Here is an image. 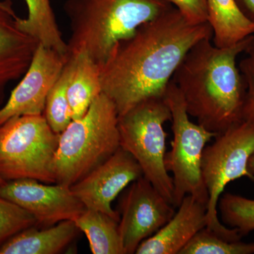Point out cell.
Here are the masks:
<instances>
[{
	"instance_id": "22",
	"label": "cell",
	"mask_w": 254,
	"mask_h": 254,
	"mask_svg": "<svg viewBox=\"0 0 254 254\" xmlns=\"http://www.w3.org/2000/svg\"><path fill=\"white\" fill-rule=\"evenodd\" d=\"M253 254L254 242L225 240L206 227L198 232L180 252V254Z\"/></svg>"
},
{
	"instance_id": "13",
	"label": "cell",
	"mask_w": 254,
	"mask_h": 254,
	"mask_svg": "<svg viewBox=\"0 0 254 254\" xmlns=\"http://www.w3.org/2000/svg\"><path fill=\"white\" fill-rule=\"evenodd\" d=\"M11 0H0V107L10 82L26 72L39 43L18 28Z\"/></svg>"
},
{
	"instance_id": "17",
	"label": "cell",
	"mask_w": 254,
	"mask_h": 254,
	"mask_svg": "<svg viewBox=\"0 0 254 254\" xmlns=\"http://www.w3.org/2000/svg\"><path fill=\"white\" fill-rule=\"evenodd\" d=\"M74 65L67 96L72 120L81 118L102 93L99 65L85 52L73 55Z\"/></svg>"
},
{
	"instance_id": "6",
	"label": "cell",
	"mask_w": 254,
	"mask_h": 254,
	"mask_svg": "<svg viewBox=\"0 0 254 254\" xmlns=\"http://www.w3.org/2000/svg\"><path fill=\"white\" fill-rule=\"evenodd\" d=\"M171 113L163 97L142 100L119 116L120 147L139 164L143 177L173 205V181L165 168L168 133L164 125Z\"/></svg>"
},
{
	"instance_id": "5",
	"label": "cell",
	"mask_w": 254,
	"mask_h": 254,
	"mask_svg": "<svg viewBox=\"0 0 254 254\" xmlns=\"http://www.w3.org/2000/svg\"><path fill=\"white\" fill-rule=\"evenodd\" d=\"M60 133L44 115L14 117L0 126V177L56 184L55 160Z\"/></svg>"
},
{
	"instance_id": "12",
	"label": "cell",
	"mask_w": 254,
	"mask_h": 254,
	"mask_svg": "<svg viewBox=\"0 0 254 254\" xmlns=\"http://www.w3.org/2000/svg\"><path fill=\"white\" fill-rule=\"evenodd\" d=\"M0 195L19 205L33 215L38 224L46 226L64 220L74 221L87 209L70 187L43 185L32 179L6 182L0 186Z\"/></svg>"
},
{
	"instance_id": "16",
	"label": "cell",
	"mask_w": 254,
	"mask_h": 254,
	"mask_svg": "<svg viewBox=\"0 0 254 254\" xmlns=\"http://www.w3.org/2000/svg\"><path fill=\"white\" fill-rule=\"evenodd\" d=\"M207 8L215 46L227 48L254 36V23L244 16L235 0H207Z\"/></svg>"
},
{
	"instance_id": "27",
	"label": "cell",
	"mask_w": 254,
	"mask_h": 254,
	"mask_svg": "<svg viewBox=\"0 0 254 254\" xmlns=\"http://www.w3.org/2000/svg\"><path fill=\"white\" fill-rule=\"evenodd\" d=\"M249 171L254 175V155H252L250 159L248 164Z\"/></svg>"
},
{
	"instance_id": "1",
	"label": "cell",
	"mask_w": 254,
	"mask_h": 254,
	"mask_svg": "<svg viewBox=\"0 0 254 254\" xmlns=\"http://www.w3.org/2000/svg\"><path fill=\"white\" fill-rule=\"evenodd\" d=\"M212 36L208 23L191 24L173 6L117 45L100 66L102 91L119 116L142 100L163 97L190 48Z\"/></svg>"
},
{
	"instance_id": "23",
	"label": "cell",
	"mask_w": 254,
	"mask_h": 254,
	"mask_svg": "<svg viewBox=\"0 0 254 254\" xmlns=\"http://www.w3.org/2000/svg\"><path fill=\"white\" fill-rule=\"evenodd\" d=\"M37 225L31 213L0 195V246L18 232Z\"/></svg>"
},
{
	"instance_id": "4",
	"label": "cell",
	"mask_w": 254,
	"mask_h": 254,
	"mask_svg": "<svg viewBox=\"0 0 254 254\" xmlns=\"http://www.w3.org/2000/svg\"><path fill=\"white\" fill-rule=\"evenodd\" d=\"M118 121L116 106L102 93L81 118L71 122L60 133L56 184L71 187L120 148Z\"/></svg>"
},
{
	"instance_id": "9",
	"label": "cell",
	"mask_w": 254,
	"mask_h": 254,
	"mask_svg": "<svg viewBox=\"0 0 254 254\" xmlns=\"http://www.w3.org/2000/svg\"><path fill=\"white\" fill-rule=\"evenodd\" d=\"M175 207L144 177L130 184L120 203L119 230L125 254L154 235L175 215Z\"/></svg>"
},
{
	"instance_id": "15",
	"label": "cell",
	"mask_w": 254,
	"mask_h": 254,
	"mask_svg": "<svg viewBox=\"0 0 254 254\" xmlns=\"http://www.w3.org/2000/svg\"><path fill=\"white\" fill-rule=\"evenodd\" d=\"M79 229L73 220H64L49 228L29 227L0 246V254H56L77 237Z\"/></svg>"
},
{
	"instance_id": "2",
	"label": "cell",
	"mask_w": 254,
	"mask_h": 254,
	"mask_svg": "<svg viewBox=\"0 0 254 254\" xmlns=\"http://www.w3.org/2000/svg\"><path fill=\"white\" fill-rule=\"evenodd\" d=\"M205 38L187 53L174 74L187 113L209 131L220 133L242 121L246 83L237 64L254 36L220 48Z\"/></svg>"
},
{
	"instance_id": "10",
	"label": "cell",
	"mask_w": 254,
	"mask_h": 254,
	"mask_svg": "<svg viewBox=\"0 0 254 254\" xmlns=\"http://www.w3.org/2000/svg\"><path fill=\"white\" fill-rule=\"evenodd\" d=\"M143 176L139 164L120 147L70 188L87 209L120 220V214L113 210L112 203L130 184Z\"/></svg>"
},
{
	"instance_id": "7",
	"label": "cell",
	"mask_w": 254,
	"mask_h": 254,
	"mask_svg": "<svg viewBox=\"0 0 254 254\" xmlns=\"http://www.w3.org/2000/svg\"><path fill=\"white\" fill-rule=\"evenodd\" d=\"M254 155V127L245 121L230 127L215 137L205 147L202 158V176L208 194L207 228L229 241H240L236 229L225 226L219 219L218 204L225 187L241 177L252 181L254 175L249 171L250 159Z\"/></svg>"
},
{
	"instance_id": "14",
	"label": "cell",
	"mask_w": 254,
	"mask_h": 254,
	"mask_svg": "<svg viewBox=\"0 0 254 254\" xmlns=\"http://www.w3.org/2000/svg\"><path fill=\"white\" fill-rule=\"evenodd\" d=\"M173 218L138 246L136 254H180L193 237L207 226V205L187 195Z\"/></svg>"
},
{
	"instance_id": "24",
	"label": "cell",
	"mask_w": 254,
	"mask_h": 254,
	"mask_svg": "<svg viewBox=\"0 0 254 254\" xmlns=\"http://www.w3.org/2000/svg\"><path fill=\"white\" fill-rule=\"evenodd\" d=\"M239 67L246 83V94L242 109V121L254 127V39L245 51Z\"/></svg>"
},
{
	"instance_id": "21",
	"label": "cell",
	"mask_w": 254,
	"mask_h": 254,
	"mask_svg": "<svg viewBox=\"0 0 254 254\" xmlns=\"http://www.w3.org/2000/svg\"><path fill=\"white\" fill-rule=\"evenodd\" d=\"M218 211L224 225L236 229L242 237L254 231V200L234 193H222Z\"/></svg>"
},
{
	"instance_id": "28",
	"label": "cell",
	"mask_w": 254,
	"mask_h": 254,
	"mask_svg": "<svg viewBox=\"0 0 254 254\" xmlns=\"http://www.w3.org/2000/svg\"><path fill=\"white\" fill-rule=\"evenodd\" d=\"M6 182L4 180H3L2 178H1V177H0V186H1V185H4V184H6Z\"/></svg>"
},
{
	"instance_id": "25",
	"label": "cell",
	"mask_w": 254,
	"mask_h": 254,
	"mask_svg": "<svg viewBox=\"0 0 254 254\" xmlns=\"http://www.w3.org/2000/svg\"><path fill=\"white\" fill-rule=\"evenodd\" d=\"M176 8L189 23H208L207 0H165Z\"/></svg>"
},
{
	"instance_id": "11",
	"label": "cell",
	"mask_w": 254,
	"mask_h": 254,
	"mask_svg": "<svg viewBox=\"0 0 254 254\" xmlns=\"http://www.w3.org/2000/svg\"><path fill=\"white\" fill-rule=\"evenodd\" d=\"M67 60L66 55L38 45L22 79L0 107V126L14 117L43 115L47 96Z\"/></svg>"
},
{
	"instance_id": "26",
	"label": "cell",
	"mask_w": 254,
	"mask_h": 254,
	"mask_svg": "<svg viewBox=\"0 0 254 254\" xmlns=\"http://www.w3.org/2000/svg\"><path fill=\"white\" fill-rule=\"evenodd\" d=\"M239 9L254 24V0H235Z\"/></svg>"
},
{
	"instance_id": "8",
	"label": "cell",
	"mask_w": 254,
	"mask_h": 254,
	"mask_svg": "<svg viewBox=\"0 0 254 254\" xmlns=\"http://www.w3.org/2000/svg\"><path fill=\"white\" fill-rule=\"evenodd\" d=\"M171 113L173 139L165 154V165L173 174V205H180L187 195L207 205L208 194L202 176V158L205 145L218 133L192 123L181 92L173 80L163 95Z\"/></svg>"
},
{
	"instance_id": "3",
	"label": "cell",
	"mask_w": 254,
	"mask_h": 254,
	"mask_svg": "<svg viewBox=\"0 0 254 254\" xmlns=\"http://www.w3.org/2000/svg\"><path fill=\"white\" fill-rule=\"evenodd\" d=\"M172 7L165 0H67L64 9L71 36L66 56L85 52L102 66L118 43Z\"/></svg>"
},
{
	"instance_id": "20",
	"label": "cell",
	"mask_w": 254,
	"mask_h": 254,
	"mask_svg": "<svg viewBox=\"0 0 254 254\" xmlns=\"http://www.w3.org/2000/svg\"><path fill=\"white\" fill-rule=\"evenodd\" d=\"M73 65L74 58L69 57L60 77L52 87L47 96L43 115L55 133H61L72 121L67 90Z\"/></svg>"
},
{
	"instance_id": "19",
	"label": "cell",
	"mask_w": 254,
	"mask_h": 254,
	"mask_svg": "<svg viewBox=\"0 0 254 254\" xmlns=\"http://www.w3.org/2000/svg\"><path fill=\"white\" fill-rule=\"evenodd\" d=\"M119 221L103 212L89 209L74 220L80 231L86 235L93 254H125Z\"/></svg>"
},
{
	"instance_id": "18",
	"label": "cell",
	"mask_w": 254,
	"mask_h": 254,
	"mask_svg": "<svg viewBox=\"0 0 254 254\" xmlns=\"http://www.w3.org/2000/svg\"><path fill=\"white\" fill-rule=\"evenodd\" d=\"M28 8L26 18L18 17V28L37 40L39 44L63 55L67 53V43L58 27L50 0H25Z\"/></svg>"
}]
</instances>
